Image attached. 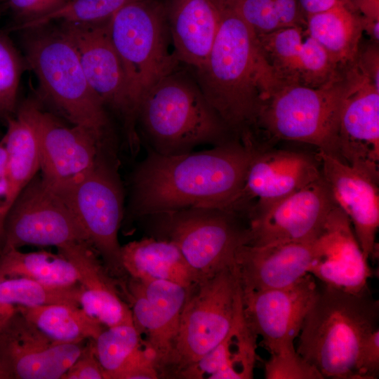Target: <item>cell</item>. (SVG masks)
I'll return each mask as SVG.
<instances>
[{"label": "cell", "instance_id": "6da1fadb", "mask_svg": "<svg viewBox=\"0 0 379 379\" xmlns=\"http://www.w3.org/2000/svg\"><path fill=\"white\" fill-rule=\"evenodd\" d=\"M259 142L234 139L213 148L164 155L150 150L131 179L134 217L190 208L238 214L245 177Z\"/></svg>", "mask_w": 379, "mask_h": 379}, {"label": "cell", "instance_id": "7a4b0ae2", "mask_svg": "<svg viewBox=\"0 0 379 379\" xmlns=\"http://www.w3.org/2000/svg\"><path fill=\"white\" fill-rule=\"evenodd\" d=\"M220 23L204 65L192 72L209 104L243 140L255 135L263 102L281 80L265 58L252 29L228 4H219Z\"/></svg>", "mask_w": 379, "mask_h": 379}, {"label": "cell", "instance_id": "3957f363", "mask_svg": "<svg viewBox=\"0 0 379 379\" xmlns=\"http://www.w3.org/2000/svg\"><path fill=\"white\" fill-rule=\"evenodd\" d=\"M136 121L151 151L164 155L238 139L209 104L192 72L180 67L147 91Z\"/></svg>", "mask_w": 379, "mask_h": 379}, {"label": "cell", "instance_id": "277c9868", "mask_svg": "<svg viewBox=\"0 0 379 379\" xmlns=\"http://www.w3.org/2000/svg\"><path fill=\"white\" fill-rule=\"evenodd\" d=\"M378 321L379 302L370 290L324 286L305 316L296 352L324 378L357 379L361 349Z\"/></svg>", "mask_w": 379, "mask_h": 379}, {"label": "cell", "instance_id": "5b68a950", "mask_svg": "<svg viewBox=\"0 0 379 379\" xmlns=\"http://www.w3.org/2000/svg\"><path fill=\"white\" fill-rule=\"evenodd\" d=\"M20 31L25 58L45 100L70 124L86 129L112 151L108 111L88 84L68 36L51 22Z\"/></svg>", "mask_w": 379, "mask_h": 379}, {"label": "cell", "instance_id": "8992f818", "mask_svg": "<svg viewBox=\"0 0 379 379\" xmlns=\"http://www.w3.org/2000/svg\"><path fill=\"white\" fill-rule=\"evenodd\" d=\"M348 88L347 67L318 87L281 81L263 102L256 131L273 140L312 145L340 160L339 122Z\"/></svg>", "mask_w": 379, "mask_h": 379}, {"label": "cell", "instance_id": "52a82bcc", "mask_svg": "<svg viewBox=\"0 0 379 379\" xmlns=\"http://www.w3.org/2000/svg\"><path fill=\"white\" fill-rule=\"evenodd\" d=\"M109 30L137 119L145 94L181 64L170 51L171 40L163 1L139 0L123 7L110 18Z\"/></svg>", "mask_w": 379, "mask_h": 379}, {"label": "cell", "instance_id": "ba28073f", "mask_svg": "<svg viewBox=\"0 0 379 379\" xmlns=\"http://www.w3.org/2000/svg\"><path fill=\"white\" fill-rule=\"evenodd\" d=\"M242 295L235 266L188 288L173 352L164 374L175 376L215 347L242 310Z\"/></svg>", "mask_w": 379, "mask_h": 379}, {"label": "cell", "instance_id": "9c48e42d", "mask_svg": "<svg viewBox=\"0 0 379 379\" xmlns=\"http://www.w3.org/2000/svg\"><path fill=\"white\" fill-rule=\"evenodd\" d=\"M111 156L102 154L83 178L56 192L72 211L107 271L122 281L128 276L118 239L124 217V194L117 164Z\"/></svg>", "mask_w": 379, "mask_h": 379}, {"label": "cell", "instance_id": "30bf717a", "mask_svg": "<svg viewBox=\"0 0 379 379\" xmlns=\"http://www.w3.org/2000/svg\"><path fill=\"white\" fill-rule=\"evenodd\" d=\"M149 216L157 220L165 239L177 245L199 279L234 267L239 248L249 243L248 225L232 211L190 208Z\"/></svg>", "mask_w": 379, "mask_h": 379}, {"label": "cell", "instance_id": "8fae6325", "mask_svg": "<svg viewBox=\"0 0 379 379\" xmlns=\"http://www.w3.org/2000/svg\"><path fill=\"white\" fill-rule=\"evenodd\" d=\"M109 19L60 22V26L76 48L91 88L107 109L120 119L127 147L134 154L140 146L136 116L128 98L124 69L111 38Z\"/></svg>", "mask_w": 379, "mask_h": 379}, {"label": "cell", "instance_id": "7c38bea8", "mask_svg": "<svg viewBox=\"0 0 379 379\" xmlns=\"http://www.w3.org/2000/svg\"><path fill=\"white\" fill-rule=\"evenodd\" d=\"M18 107L37 134L41 177L55 192L65 190L83 178L102 154H112L90 132L64 122L45 110L36 100L27 99Z\"/></svg>", "mask_w": 379, "mask_h": 379}, {"label": "cell", "instance_id": "4fadbf2b", "mask_svg": "<svg viewBox=\"0 0 379 379\" xmlns=\"http://www.w3.org/2000/svg\"><path fill=\"white\" fill-rule=\"evenodd\" d=\"M81 242L88 243L87 238L69 206L41 176L36 175L8 213L2 251L26 245L59 248Z\"/></svg>", "mask_w": 379, "mask_h": 379}, {"label": "cell", "instance_id": "5bb4252c", "mask_svg": "<svg viewBox=\"0 0 379 379\" xmlns=\"http://www.w3.org/2000/svg\"><path fill=\"white\" fill-rule=\"evenodd\" d=\"M318 292L308 273L286 287L242 293L245 320L270 355L296 352L294 341Z\"/></svg>", "mask_w": 379, "mask_h": 379}, {"label": "cell", "instance_id": "9a60e30c", "mask_svg": "<svg viewBox=\"0 0 379 379\" xmlns=\"http://www.w3.org/2000/svg\"><path fill=\"white\" fill-rule=\"evenodd\" d=\"M321 175L317 154L272 149L259 143L246 171L238 212L248 219Z\"/></svg>", "mask_w": 379, "mask_h": 379}, {"label": "cell", "instance_id": "2e32d148", "mask_svg": "<svg viewBox=\"0 0 379 379\" xmlns=\"http://www.w3.org/2000/svg\"><path fill=\"white\" fill-rule=\"evenodd\" d=\"M338 205L321 178L248 218L251 245L309 241Z\"/></svg>", "mask_w": 379, "mask_h": 379}, {"label": "cell", "instance_id": "e0dca14e", "mask_svg": "<svg viewBox=\"0 0 379 379\" xmlns=\"http://www.w3.org/2000/svg\"><path fill=\"white\" fill-rule=\"evenodd\" d=\"M87 340L56 341L17 309L0 327V354L11 379H62Z\"/></svg>", "mask_w": 379, "mask_h": 379}, {"label": "cell", "instance_id": "ac0fdd59", "mask_svg": "<svg viewBox=\"0 0 379 379\" xmlns=\"http://www.w3.org/2000/svg\"><path fill=\"white\" fill-rule=\"evenodd\" d=\"M349 88L341 110V161L379 180V88L357 61L347 68Z\"/></svg>", "mask_w": 379, "mask_h": 379}, {"label": "cell", "instance_id": "d6986e66", "mask_svg": "<svg viewBox=\"0 0 379 379\" xmlns=\"http://www.w3.org/2000/svg\"><path fill=\"white\" fill-rule=\"evenodd\" d=\"M308 273L326 286L351 293L368 291L371 276L350 220L337 206L312 241Z\"/></svg>", "mask_w": 379, "mask_h": 379}, {"label": "cell", "instance_id": "ffe728a7", "mask_svg": "<svg viewBox=\"0 0 379 379\" xmlns=\"http://www.w3.org/2000/svg\"><path fill=\"white\" fill-rule=\"evenodd\" d=\"M321 173L336 204L350 220L366 260L376 253L379 227L378 181L321 151L317 153Z\"/></svg>", "mask_w": 379, "mask_h": 379}, {"label": "cell", "instance_id": "44dd1931", "mask_svg": "<svg viewBox=\"0 0 379 379\" xmlns=\"http://www.w3.org/2000/svg\"><path fill=\"white\" fill-rule=\"evenodd\" d=\"M312 241L242 246L235 269L242 293L291 286L308 274Z\"/></svg>", "mask_w": 379, "mask_h": 379}, {"label": "cell", "instance_id": "7402d4cb", "mask_svg": "<svg viewBox=\"0 0 379 379\" xmlns=\"http://www.w3.org/2000/svg\"><path fill=\"white\" fill-rule=\"evenodd\" d=\"M76 268L83 286L80 307L105 327L133 324L131 310L118 289L119 281L112 277L98 254L86 242L57 248Z\"/></svg>", "mask_w": 379, "mask_h": 379}, {"label": "cell", "instance_id": "603a6c76", "mask_svg": "<svg viewBox=\"0 0 379 379\" xmlns=\"http://www.w3.org/2000/svg\"><path fill=\"white\" fill-rule=\"evenodd\" d=\"M173 51L191 71L199 69L213 45L220 23L215 0H162Z\"/></svg>", "mask_w": 379, "mask_h": 379}, {"label": "cell", "instance_id": "cb8c5ba5", "mask_svg": "<svg viewBox=\"0 0 379 379\" xmlns=\"http://www.w3.org/2000/svg\"><path fill=\"white\" fill-rule=\"evenodd\" d=\"M258 336L247 324L243 308L225 337L175 376L187 379H250L253 377Z\"/></svg>", "mask_w": 379, "mask_h": 379}, {"label": "cell", "instance_id": "d4e9b609", "mask_svg": "<svg viewBox=\"0 0 379 379\" xmlns=\"http://www.w3.org/2000/svg\"><path fill=\"white\" fill-rule=\"evenodd\" d=\"M124 268L139 280H164L190 288L199 280L177 245L166 239L145 237L121 246Z\"/></svg>", "mask_w": 379, "mask_h": 379}, {"label": "cell", "instance_id": "484cf974", "mask_svg": "<svg viewBox=\"0 0 379 379\" xmlns=\"http://www.w3.org/2000/svg\"><path fill=\"white\" fill-rule=\"evenodd\" d=\"M305 32L317 41L340 67L353 65L364 31L360 16L344 3L305 19Z\"/></svg>", "mask_w": 379, "mask_h": 379}, {"label": "cell", "instance_id": "4316f807", "mask_svg": "<svg viewBox=\"0 0 379 379\" xmlns=\"http://www.w3.org/2000/svg\"><path fill=\"white\" fill-rule=\"evenodd\" d=\"M15 307L43 333L60 343L94 340L106 328L79 306L53 304Z\"/></svg>", "mask_w": 379, "mask_h": 379}, {"label": "cell", "instance_id": "83f0119b", "mask_svg": "<svg viewBox=\"0 0 379 379\" xmlns=\"http://www.w3.org/2000/svg\"><path fill=\"white\" fill-rule=\"evenodd\" d=\"M3 136L6 165L14 200L40 170L36 132L25 114L18 107L15 114L7 121Z\"/></svg>", "mask_w": 379, "mask_h": 379}, {"label": "cell", "instance_id": "f1b7e54d", "mask_svg": "<svg viewBox=\"0 0 379 379\" xmlns=\"http://www.w3.org/2000/svg\"><path fill=\"white\" fill-rule=\"evenodd\" d=\"M18 277L60 286L79 282V274L73 264L58 252L24 253L17 248L2 251L0 279Z\"/></svg>", "mask_w": 379, "mask_h": 379}, {"label": "cell", "instance_id": "f546056e", "mask_svg": "<svg viewBox=\"0 0 379 379\" xmlns=\"http://www.w3.org/2000/svg\"><path fill=\"white\" fill-rule=\"evenodd\" d=\"M119 286L130 303L133 324L146 346L155 354L159 375L169 365L178 331L162 309L147 300L136 291L121 282Z\"/></svg>", "mask_w": 379, "mask_h": 379}, {"label": "cell", "instance_id": "4dcf8cb0", "mask_svg": "<svg viewBox=\"0 0 379 379\" xmlns=\"http://www.w3.org/2000/svg\"><path fill=\"white\" fill-rule=\"evenodd\" d=\"M255 35L289 27H305L298 0H231L228 4Z\"/></svg>", "mask_w": 379, "mask_h": 379}, {"label": "cell", "instance_id": "1f68e13d", "mask_svg": "<svg viewBox=\"0 0 379 379\" xmlns=\"http://www.w3.org/2000/svg\"><path fill=\"white\" fill-rule=\"evenodd\" d=\"M83 286H60L27 278L0 279V302L23 306L65 304L80 307Z\"/></svg>", "mask_w": 379, "mask_h": 379}, {"label": "cell", "instance_id": "d6a6232c", "mask_svg": "<svg viewBox=\"0 0 379 379\" xmlns=\"http://www.w3.org/2000/svg\"><path fill=\"white\" fill-rule=\"evenodd\" d=\"M134 324L106 327L93 340L95 355L105 372V379L114 375L144 345Z\"/></svg>", "mask_w": 379, "mask_h": 379}, {"label": "cell", "instance_id": "836d02e7", "mask_svg": "<svg viewBox=\"0 0 379 379\" xmlns=\"http://www.w3.org/2000/svg\"><path fill=\"white\" fill-rule=\"evenodd\" d=\"M256 36L265 58L278 78L298 83V55L304 27H289Z\"/></svg>", "mask_w": 379, "mask_h": 379}, {"label": "cell", "instance_id": "e575fe53", "mask_svg": "<svg viewBox=\"0 0 379 379\" xmlns=\"http://www.w3.org/2000/svg\"><path fill=\"white\" fill-rule=\"evenodd\" d=\"M139 0H69L60 9L39 19L14 25L11 29L20 31L52 22H96L109 19L123 7Z\"/></svg>", "mask_w": 379, "mask_h": 379}, {"label": "cell", "instance_id": "d590c367", "mask_svg": "<svg viewBox=\"0 0 379 379\" xmlns=\"http://www.w3.org/2000/svg\"><path fill=\"white\" fill-rule=\"evenodd\" d=\"M28 67L6 32H0V119L6 121L18 109L20 78Z\"/></svg>", "mask_w": 379, "mask_h": 379}, {"label": "cell", "instance_id": "8d00e7d4", "mask_svg": "<svg viewBox=\"0 0 379 379\" xmlns=\"http://www.w3.org/2000/svg\"><path fill=\"white\" fill-rule=\"evenodd\" d=\"M305 31V29H304ZM306 38L298 55V84L318 87L328 82L343 69L327 51L305 32Z\"/></svg>", "mask_w": 379, "mask_h": 379}, {"label": "cell", "instance_id": "74e56055", "mask_svg": "<svg viewBox=\"0 0 379 379\" xmlns=\"http://www.w3.org/2000/svg\"><path fill=\"white\" fill-rule=\"evenodd\" d=\"M267 379H324L297 352L270 355L265 364Z\"/></svg>", "mask_w": 379, "mask_h": 379}, {"label": "cell", "instance_id": "f35d334b", "mask_svg": "<svg viewBox=\"0 0 379 379\" xmlns=\"http://www.w3.org/2000/svg\"><path fill=\"white\" fill-rule=\"evenodd\" d=\"M69 0H8L18 24L22 25L47 15L62 7Z\"/></svg>", "mask_w": 379, "mask_h": 379}, {"label": "cell", "instance_id": "ab89813d", "mask_svg": "<svg viewBox=\"0 0 379 379\" xmlns=\"http://www.w3.org/2000/svg\"><path fill=\"white\" fill-rule=\"evenodd\" d=\"M62 379H105V372L95 355L93 339H88L82 352Z\"/></svg>", "mask_w": 379, "mask_h": 379}, {"label": "cell", "instance_id": "60d3db41", "mask_svg": "<svg viewBox=\"0 0 379 379\" xmlns=\"http://www.w3.org/2000/svg\"><path fill=\"white\" fill-rule=\"evenodd\" d=\"M379 375V329L373 331L361 349L357 379H375Z\"/></svg>", "mask_w": 379, "mask_h": 379}, {"label": "cell", "instance_id": "b9f144b4", "mask_svg": "<svg viewBox=\"0 0 379 379\" xmlns=\"http://www.w3.org/2000/svg\"><path fill=\"white\" fill-rule=\"evenodd\" d=\"M13 201L7 171L6 149L2 138L0 140V254L4 248L5 220Z\"/></svg>", "mask_w": 379, "mask_h": 379}, {"label": "cell", "instance_id": "7bdbcfd3", "mask_svg": "<svg viewBox=\"0 0 379 379\" xmlns=\"http://www.w3.org/2000/svg\"><path fill=\"white\" fill-rule=\"evenodd\" d=\"M346 2L361 18L364 31L373 40H378L379 0H346Z\"/></svg>", "mask_w": 379, "mask_h": 379}, {"label": "cell", "instance_id": "ee69618b", "mask_svg": "<svg viewBox=\"0 0 379 379\" xmlns=\"http://www.w3.org/2000/svg\"><path fill=\"white\" fill-rule=\"evenodd\" d=\"M358 64L362 70L372 79L379 88L378 50L375 46L369 47L362 55H358Z\"/></svg>", "mask_w": 379, "mask_h": 379}, {"label": "cell", "instance_id": "f6af8a7d", "mask_svg": "<svg viewBox=\"0 0 379 379\" xmlns=\"http://www.w3.org/2000/svg\"><path fill=\"white\" fill-rule=\"evenodd\" d=\"M300 11L305 18L309 15L324 11L334 6L344 3L347 4L346 0H298Z\"/></svg>", "mask_w": 379, "mask_h": 379}, {"label": "cell", "instance_id": "bcb514c9", "mask_svg": "<svg viewBox=\"0 0 379 379\" xmlns=\"http://www.w3.org/2000/svg\"><path fill=\"white\" fill-rule=\"evenodd\" d=\"M15 310V305L0 302V327L12 316Z\"/></svg>", "mask_w": 379, "mask_h": 379}, {"label": "cell", "instance_id": "7dc6e473", "mask_svg": "<svg viewBox=\"0 0 379 379\" xmlns=\"http://www.w3.org/2000/svg\"><path fill=\"white\" fill-rule=\"evenodd\" d=\"M0 379H11V376L6 368L0 354Z\"/></svg>", "mask_w": 379, "mask_h": 379}, {"label": "cell", "instance_id": "c3c4849f", "mask_svg": "<svg viewBox=\"0 0 379 379\" xmlns=\"http://www.w3.org/2000/svg\"><path fill=\"white\" fill-rule=\"evenodd\" d=\"M219 4H228L231 0H215Z\"/></svg>", "mask_w": 379, "mask_h": 379}, {"label": "cell", "instance_id": "681fc988", "mask_svg": "<svg viewBox=\"0 0 379 379\" xmlns=\"http://www.w3.org/2000/svg\"><path fill=\"white\" fill-rule=\"evenodd\" d=\"M1 2H0V15L1 13V11H2V6H1Z\"/></svg>", "mask_w": 379, "mask_h": 379}, {"label": "cell", "instance_id": "f907efd6", "mask_svg": "<svg viewBox=\"0 0 379 379\" xmlns=\"http://www.w3.org/2000/svg\"><path fill=\"white\" fill-rule=\"evenodd\" d=\"M2 1H4V0H0V2H1Z\"/></svg>", "mask_w": 379, "mask_h": 379}]
</instances>
